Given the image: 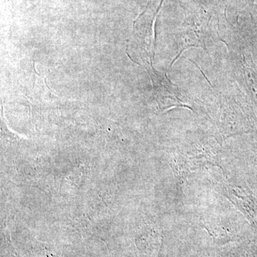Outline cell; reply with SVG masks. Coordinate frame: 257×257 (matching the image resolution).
<instances>
[{"mask_svg":"<svg viewBox=\"0 0 257 257\" xmlns=\"http://www.w3.org/2000/svg\"><path fill=\"white\" fill-rule=\"evenodd\" d=\"M153 83V92L155 97L158 99L159 104H167V100L170 101V105H176V103H180L177 94V89L173 87L165 74L161 73L155 70L152 64L145 66Z\"/></svg>","mask_w":257,"mask_h":257,"instance_id":"2","label":"cell"},{"mask_svg":"<svg viewBox=\"0 0 257 257\" xmlns=\"http://www.w3.org/2000/svg\"><path fill=\"white\" fill-rule=\"evenodd\" d=\"M224 195L244 214L251 225L257 228V193L246 184H225Z\"/></svg>","mask_w":257,"mask_h":257,"instance_id":"1","label":"cell"}]
</instances>
